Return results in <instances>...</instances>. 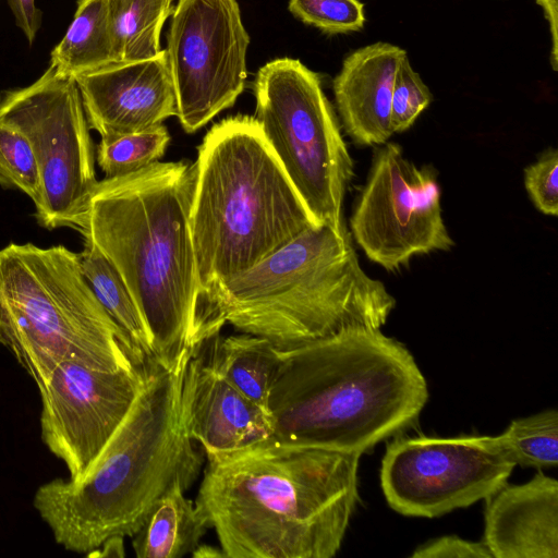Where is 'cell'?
<instances>
[{"instance_id": "cell-25", "label": "cell", "mask_w": 558, "mask_h": 558, "mask_svg": "<svg viewBox=\"0 0 558 558\" xmlns=\"http://www.w3.org/2000/svg\"><path fill=\"white\" fill-rule=\"evenodd\" d=\"M0 186L20 190L36 206L40 201V174L28 140L17 130L0 125Z\"/></svg>"}, {"instance_id": "cell-20", "label": "cell", "mask_w": 558, "mask_h": 558, "mask_svg": "<svg viewBox=\"0 0 558 558\" xmlns=\"http://www.w3.org/2000/svg\"><path fill=\"white\" fill-rule=\"evenodd\" d=\"M114 62L108 0H78L68 31L50 53L49 65L75 78Z\"/></svg>"}, {"instance_id": "cell-7", "label": "cell", "mask_w": 558, "mask_h": 558, "mask_svg": "<svg viewBox=\"0 0 558 558\" xmlns=\"http://www.w3.org/2000/svg\"><path fill=\"white\" fill-rule=\"evenodd\" d=\"M0 349L36 386L64 361L105 371H135L148 362L95 296L78 253L64 245L0 250Z\"/></svg>"}, {"instance_id": "cell-19", "label": "cell", "mask_w": 558, "mask_h": 558, "mask_svg": "<svg viewBox=\"0 0 558 558\" xmlns=\"http://www.w3.org/2000/svg\"><path fill=\"white\" fill-rule=\"evenodd\" d=\"M184 493L172 489L154 505L132 536L137 558H181L198 546L210 527L195 501Z\"/></svg>"}, {"instance_id": "cell-30", "label": "cell", "mask_w": 558, "mask_h": 558, "mask_svg": "<svg viewBox=\"0 0 558 558\" xmlns=\"http://www.w3.org/2000/svg\"><path fill=\"white\" fill-rule=\"evenodd\" d=\"M17 27L23 32L29 45L36 38L41 26L43 13L36 0H7Z\"/></svg>"}, {"instance_id": "cell-28", "label": "cell", "mask_w": 558, "mask_h": 558, "mask_svg": "<svg viewBox=\"0 0 558 558\" xmlns=\"http://www.w3.org/2000/svg\"><path fill=\"white\" fill-rule=\"evenodd\" d=\"M524 184L534 206L544 215H558V151L548 148L524 170Z\"/></svg>"}, {"instance_id": "cell-15", "label": "cell", "mask_w": 558, "mask_h": 558, "mask_svg": "<svg viewBox=\"0 0 558 558\" xmlns=\"http://www.w3.org/2000/svg\"><path fill=\"white\" fill-rule=\"evenodd\" d=\"M183 409L189 434L199 442L207 458L231 453L274 436L270 415L209 363L203 344L186 366Z\"/></svg>"}, {"instance_id": "cell-4", "label": "cell", "mask_w": 558, "mask_h": 558, "mask_svg": "<svg viewBox=\"0 0 558 558\" xmlns=\"http://www.w3.org/2000/svg\"><path fill=\"white\" fill-rule=\"evenodd\" d=\"M268 412L274 436L362 454L413 423L428 399L410 351L380 329L281 350Z\"/></svg>"}, {"instance_id": "cell-9", "label": "cell", "mask_w": 558, "mask_h": 558, "mask_svg": "<svg viewBox=\"0 0 558 558\" xmlns=\"http://www.w3.org/2000/svg\"><path fill=\"white\" fill-rule=\"evenodd\" d=\"M0 125L20 131L33 148L41 182L37 222L49 230L78 231L98 180L75 80L49 65L31 85L1 92Z\"/></svg>"}, {"instance_id": "cell-26", "label": "cell", "mask_w": 558, "mask_h": 558, "mask_svg": "<svg viewBox=\"0 0 558 558\" xmlns=\"http://www.w3.org/2000/svg\"><path fill=\"white\" fill-rule=\"evenodd\" d=\"M290 12L326 34H343L363 28L364 5L359 0H290Z\"/></svg>"}, {"instance_id": "cell-27", "label": "cell", "mask_w": 558, "mask_h": 558, "mask_svg": "<svg viewBox=\"0 0 558 558\" xmlns=\"http://www.w3.org/2000/svg\"><path fill=\"white\" fill-rule=\"evenodd\" d=\"M432 100V93L405 57L399 65L392 88L390 123L393 134L411 128Z\"/></svg>"}, {"instance_id": "cell-13", "label": "cell", "mask_w": 558, "mask_h": 558, "mask_svg": "<svg viewBox=\"0 0 558 558\" xmlns=\"http://www.w3.org/2000/svg\"><path fill=\"white\" fill-rule=\"evenodd\" d=\"M148 363L105 371L64 361L37 386L41 439L71 481H83L96 463L140 392Z\"/></svg>"}, {"instance_id": "cell-5", "label": "cell", "mask_w": 558, "mask_h": 558, "mask_svg": "<svg viewBox=\"0 0 558 558\" xmlns=\"http://www.w3.org/2000/svg\"><path fill=\"white\" fill-rule=\"evenodd\" d=\"M190 226L206 335L226 325L225 284L294 240L314 222L260 126L251 116L216 123L198 147Z\"/></svg>"}, {"instance_id": "cell-17", "label": "cell", "mask_w": 558, "mask_h": 558, "mask_svg": "<svg viewBox=\"0 0 558 558\" xmlns=\"http://www.w3.org/2000/svg\"><path fill=\"white\" fill-rule=\"evenodd\" d=\"M405 50L376 43L349 54L333 80V94L345 132L360 145H383L390 123L395 77Z\"/></svg>"}, {"instance_id": "cell-31", "label": "cell", "mask_w": 558, "mask_h": 558, "mask_svg": "<svg viewBox=\"0 0 558 558\" xmlns=\"http://www.w3.org/2000/svg\"><path fill=\"white\" fill-rule=\"evenodd\" d=\"M537 4L543 8L546 20L549 24V33L551 39L550 64L554 71L558 70V0H536Z\"/></svg>"}, {"instance_id": "cell-8", "label": "cell", "mask_w": 558, "mask_h": 558, "mask_svg": "<svg viewBox=\"0 0 558 558\" xmlns=\"http://www.w3.org/2000/svg\"><path fill=\"white\" fill-rule=\"evenodd\" d=\"M252 88L255 119L312 219L344 230L353 162L319 74L298 59L278 58L258 70Z\"/></svg>"}, {"instance_id": "cell-16", "label": "cell", "mask_w": 558, "mask_h": 558, "mask_svg": "<svg viewBox=\"0 0 558 558\" xmlns=\"http://www.w3.org/2000/svg\"><path fill=\"white\" fill-rule=\"evenodd\" d=\"M483 542L493 558L558 557V482L537 472L486 499Z\"/></svg>"}, {"instance_id": "cell-6", "label": "cell", "mask_w": 558, "mask_h": 558, "mask_svg": "<svg viewBox=\"0 0 558 558\" xmlns=\"http://www.w3.org/2000/svg\"><path fill=\"white\" fill-rule=\"evenodd\" d=\"M396 306L361 267L347 229L314 226L229 280L219 296L225 324L293 349L342 331L380 329Z\"/></svg>"}, {"instance_id": "cell-32", "label": "cell", "mask_w": 558, "mask_h": 558, "mask_svg": "<svg viewBox=\"0 0 558 558\" xmlns=\"http://www.w3.org/2000/svg\"><path fill=\"white\" fill-rule=\"evenodd\" d=\"M123 539V536H112L104 542L99 548L88 555L97 557H124L125 550Z\"/></svg>"}, {"instance_id": "cell-3", "label": "cell", "mask_w": 558, "mask_h": 558, "mask_svg": "<svg viewBox=\"0 0 558 558\" xmlns=\"http://www.w3.org/2000/svg\"><path fill=\"white\" fill-rule=\"evenodd\" d=\"M197 349L171 367L148 363L132 407L83 481L38 487L34 508L57 544L89 554L112 536L132 537L161 497L198 478L204 454L183 409L185 371Z\"/></svg>"}, {"instance_id": "cell-2", "label": "cell", "mask_w": 558, "mask_h": 558, "mask_svg": "<svg viewBox=\"0 0 558 558\" xmlns=\"http://www.w3.org/2000/svg\"><path fill=\"white\" fill-rule=\"evenodd\" d=\"M196 163L156 161L98 181L78 232L111 263L150 333L154 361L175 365L210 339L198 308L190 217Z\"/></svg>"}, {"instance_id": "cell-14", "label": "cell", "mask_w": 558, "mask_h": 558, "mask_svg": "<svg viewBox=\"0 0 558 558\" xmlns=\"http://www.w3.org/2000/svg\"><path fill=\"white\" fill-rule=\"evenodd\" d=\"M89 129L101 138L151 130L177 116L166 49L76 76Z\"/></svg>"}, {"instance_id": "cell-21", "label": "cell", "mask_w": 558, "mask_h": 558, "mask_svg": "<svg viewBox=\"0 0 558 558\" xmlns=\"http://www.w3.org/2000/svg\"><path fill=\"white\" fill-rule=\"evenodd\" d=\"M81 269L95 296L146 361L154 360L146 322L119 272L88 240L78 253Z\"/></svg>"}, {"instance_id": "cell-11", "label": "cell", "mask_w": 558, "mask_h": 558, "mask_svg": "<svg viewBox=\"0 0 558 558\" xmlns=\"http://www.w3.org/2000/svg\"><path fill=\"white\" fill-rule=\"evenodd\" d=\"M350 229L368 259L389 272L400 270L415 255L454 245L441 215L435 171L417 167L391 142L374 151Z\"/></svg>"}, {"instance_id": "cell-10", "label": "cell", "mask_w": 558, "mask_h": 558, "mask_svg": "<svg viewBox=\"0 0 558 558\" xmlns=\"http://www.w3.org/2000/svg\"><path fill=\"white\" fill-rule=\"evenodd\" d=\"M514 466L497 436L397 437L386 447L380 486L396 512L436 518L486 499Z\"/></svg>"}, {"instance_id": "cell-1", "label": "cell", "mask_w": 558, "mask_h": 558, "mask_svg": "<svg viewBox=\"0 0 558 558\" xmlns=\"http://www.w3.org/2000/svg\"><path fill=\"white\" fill-rule=\"evenodd\" d=\"M359 459L271 436L208 457L195 505L227 558H330L356 507Z\"/></svg>"}, {"instance_id": "cell-18", "label": "cell", "mask_w": 558, "mask_h": 558, "mask_svg": "<svg viewBox=\"0 0 558 558\" xmlns=\"http://www.w3.org/2000/svg\"><path fill=\"white\" fill-rule=\"evenodd\" d=\"M209 363L242 395L268 414L272 381L281 363V350L271 341L240 333H220L203 343Z\"/></svg>"}, {"instance_id": "cell-12", "label": "cell", "mask_w": 558, "mask_h": 558, "mask_svg": "<svg viewBox=\"0 0 558 558\" xmlns=\"http://www.w3.org/2000/svg\"><path fill=\"white\" fill-rule=\"evenodd\" d=\"M248 44L236 0H179L166 52L175 117L186 133L234 105L245 86Z\"/></svg>"}, {"instance_id": "cell-24", "label": "cell", "mask_w": 558, "mask_h": 558, "mask_svg": "<svg viewBox=\"0 0 558 558\" xmlns=\"http://www.w3.org/2000/svg\"><path fill=\"white\" fill-rule=\"evenodd\" d=\"M169 142L163 124L140 133L101 138L96 148V161L105 178L128 175L158 161Z\"/></svg>"}, {"instance_id": "cell-22", "label": "cell", "mask_w": 558, "mask_h": 558, "mask_svg": "<svg viewBox=\"0 0 558 558\" xmlns=\"http://www.w3.org/2000/svg\"><path fill=\"white\" fill-rule=\"evenodd\" d=\"M173 0H108L111 35L118 62L158 54L160 34Z\"/></svg>"}, {"instance_id": "cell-33", "label": "cell", "mask_w": 558, "mask_h": 558, "mask_svg": "<svg viewBox=\"0 0 558 558\" xmlns=\"http://www.w3.org/2000/svg\"><path fill=\"white\" fill-rule=\"evenodd\" d=\"M193 558H222L226 557L220 547H215L208 544H198V546L191 553Z\"/></svg>"}, {"instance_id": "cell-23", "label": "cell", "mask_w": 558, "mask_h": 558, "mask_svg": "<svg viewBox=\"0 0 558 558\" xmlns=\"http://www.w3.org/2000/svg\"><path fill=\"white\" fill-rule=\"evenodd\" d=\"M497 437L515 465L543 469L558 463L557 410L514 420Z\"/></svg>"}, {"instance_id": "cell-29", "label": "cell", "mask_w": 558, "mask_h": 558, "mask_svg": "<svg viewBox=\"0 0 558 558\" xmlns=\"http://www.w3.org/2000/svg\"><path fill=\"white\" fill-rule=\"evenodd\" d=\"M413 558H493L484 542H471L457 535L430 539L418 546Z\"/></svg>"}]
</instances>
